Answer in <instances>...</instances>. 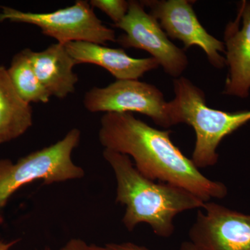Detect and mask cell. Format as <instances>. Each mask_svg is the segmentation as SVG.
Returning <instances> with one entry per match:
<instances>
[{
	"label": "cell",
	"mask_w": 250,
	"mask_h": 250,
	"mask_svg": "<svg viewBox=\"0 0 250 250\" xmlns=\"http://www.w3.org/2000/svg\"><path fill=\"white\" fill-rule=\"evenodd\" d=\"M92 113H139L164 128L180 124L173 102H166L157 87L139 80H116L104 88L93 87L83 98Z\"/></svg>",
	"instance_id": "cell-6"
},
{
	"label": "cell",
	"mask_w": 250,
	"mask_h": 250,
	"mask_svg": "<svg viewBox=\"0 0 250 250\" xmlns=\"http://www.w3.org/2000/svg\"><path fill=\"white\" fill-rule=\"evenodd\" d=\"M29 57L36 76L51 96L63 99L75 91L79 78L73 67L77 62L65 45L57 42L41 52L29 49Z\"/></svg>",
	"instance_id": "cell-12"
},
{
	"label": "cell",
	"mask_w": 250,
	"mask_h": 250,
	"mask_svg": "<svg viewBox=\"0 0 250 250\" xmlns=\"http://www.w3.org/2000/svg\"><path fill=\"white\" fill-rule=\"evenodd\" d=\"M180 250H199L190 241L182 243Z\"/></svg>",
	"instance_id": "cell-19"
},
{
	"label": "cell",
	"mask_w": 250,
	"mask_h": 250,
	"mask_svg": "<svg viewBox=\"0 0 250 250\" xmlns=\"http://www.w3.org/2000/svg\"><path fill=\"white\" fill-rule=\"evenodd\" d=\"M173 86L179 123L192 126L196 136L192 162L198 169L215 166L219 145L249 123L250 110L231 113L208 107L203 90L186 77L174 79Z\"/></svg>",
	"instance_id": "cell-3"
},
{
	"label": "cell",
	"mask_w": 250,
	"mask_h": 250,
	"mask_svg": "<svg viewBox=\"0 0 250 250\" xmlns=\"http://www.w3.org/2000/svg\"><path fill=\"white\" fill-rule=\"evenodd\" d=\"M33 125V111L15 89L7 69L0 65V144L27 132Z\"/></svg>",
	"instance_id": "cell-13"
},
{
	"label": "cell",
	"mask_w": 250,
	"mask_h": 250,
	"mask_svg": "<svg viewBox=\"0 0 250 250\" xmlns=\"http://www.w3.org/2000/svg\"><path fill=\"white\" fill-rule=\"evenodd\" d=\"M87 250H150L144 246H139L135 243H107L104 246H98L95 244L88 245Z\"/></svg>",
	"instance_id": "cell-16"
},
{
	"label": "cell",
	"mask_w": 250,
	"mask_h": 250,
	"mask_svg": "<svg viewBox=\"0 0 250 250\" xmlns=\"http://www.w3.org/2000/svg\"><path fill=\"white\" fill-rule=\"evenodd\" d=\"M100 125L102 146L131 156L146 178L182 188L205 202L228 195L225 184L207 178L174 144L170 130L155 129L131 113H106Z\"/></svg>",
	"instance_id": "cell-1"
},
{
	"label": "cell",
	"mask_w": 250,
	"mask_h": 250,
	"mask_svg": "<svg viewBox=\"0 0 250 250\" xmlns=\"http://www.w3.org/2000/svg\"><path fill=\"white\" fill-rule=\"evenodd\" d=\"M93 8L101 10L113 21V24L121 22L127 14L129 1L125 0H91L89 1Z\"/></svg>",
	"instance_id": "cell-15"
},
{
	"label": "cell",
	"mask_w": 250,
	"mask_h": 250,
	"mask_svg": "<svg viewBox=\"0 0 250 250\" xmlns=\"http://www.w3.org/2000/svg\"><path fill=\"white\" fill-rule=\"evenodd\" d=\"M7 72L15 89L26 103H48L52 96L36 76L29 59V48L15 54Z\"/></svg>",
	"instance_id": "cell-14"
},
{
	"label": "cell",
	"mask_w": 250,
	"mask_h": 250,
	"mask_svg": "<svg viewBox=\"0 0 250 250\" xmlns=\"http://www.w3.org/2000/svg\"><path fill=\"white\" fill-rule=\"evenodd\" d=\"M19 241L20 239H16L14 241L8 242V243H5V242L1 241V239H0V250H9L15 245L17 244Z\"/></svg>",
	"instance_id": "cell-18"
},
{
	"label": "cell",
	"mask_w": 250,
	"mask_h": 250,
	"mask_svg": "<svg viewBox=\"0 0 250 250\" xmlns=\"http://www.w3.org/2000/svg\"><path fill=\"white\" fill-rule=\"evenodd\" d=\"M44 250H50V249H49V248H45V249Z\"/></svg>",
	"instance_id": "cell-20"
},
{
	"label": "cell",
	"mask_w": 250,
	"mask_h": 250,
	"mask_svg": "<svg viewBox=\"0 0 250 250\" xmlns=\"http://www.w3.org/2000/svg\"><path fill=\"white\" fill-rule=\"evenodd\" d=\"M127 14L114 27L125 31L116 42L125 48L143 49L159 62L164 71L174 77H182L188 65L185 50L171 42L159 21L146 12L141 1L131 0Z\"/></svg>",
	"instance_id": "cell-7"
},
{
	"label": "cell",
	"mask_w": 250,
	"mask_h": 250,
	"mask_svg": "<svg viewBox=\"0 0 250 250\" xmlns=\"http://www.w3.org/2000/svg\"><path fill=\"white\" fill-rule=\"evenodd\" d=\"M224 44L229 70L223 93L248 98L250 91V1L238 2L236 19L225 28Z\"/></svg>",
	"instance_id": "cell-10"
},
{
	"label": "cell",
	"mask_w": 250,
	"mask_h": 250,
	"mask_svg": "<svg viewBox=\"0 0 250 250\" xmlns=\"http://www.w3.org/2000/svg\"><path fill=\"white\" fill-rule=\"evenodd\" d=\"M77 64L89 63L104 67L116 80H139L146 72L159 67L153 57L136 59L123 48H111L88 42H70L65 45Z\"/></svg>",
	"instance_id": "cell-11"
},
{
	"label": "cell",
	"mask_w": 250,
	"mask_h": 250,
	"mask_svg": "<svg viewBox=\"0 0 250 250\" xmlns=\"http://www.w3.org/2000/svg\"><path fill=\"white\" fill-rule=\"evenodd\" d=\"M80 139L81 131L75 128L58 142L31 152L16 164L0 159V213L15 192L27 184L39 180L51 184L83 178L84 170L72 159Z\"/></svg>",
	"instance_id": "cell-4"
},
{
	"label": "cell",
	"mask_w": 250,
	"mask_h": 250,
	"mask_svg": "<svg viewBox=\"0 0 250 250\" xmlns=\"http://www.w3.org/2000/svg\"><path fill=\"white\" fill-rule=\"evenodd\" d=\"M189 237L199 250H250V215L207 202Z\"/></svg>",
	"instance_id": "cell-9"
},
{
	"label": "cell",
	"mask_w": 250,
	"mask_h": 250,
	"mask_svg": "<svg viewBox=\"0 0 250 250\" xmlns=\"http://www.w3.org/2000/svg\"><path fill=\"white\" fill-rule=\"evenodd\" d=\"M103 156L114 172L116 202L126 207L123 223L129 231L145 223L158 236L168 238L174 231L176 215L203 208L205 202L186 189L146 178L129 156L106 149Z\"/></svg>",
	"instance_id": "cell-2"
},
{
	"label": "cell",
	"mask_w": 250,
	"mask_h": 250,
	"mask_svg": "<svg viewBox=\"0 0 250 250\" xmlns=\"http://www.w3.org/2000/svg\"><path fill=\"white\" fill-rule=\"evenodd\" d=\"M93 9L85 0H77L72 6L50 13L24 12L1 6L0 22L33 24L40 28L44 35L53 38L62 45L77 41L102 45L116 42L115 31L104 25Z\"/></svg>",
	"instance_id": "cell-5"
},
{
	"label": "cell",
	"mask_w": 250,
	"mask_h": 250,
	"mask_svg": "<svg viewBox=\"0 0 250 250\" xmlns=\"http://www.w3.org/2000/svg\"><path fill=\"white\" fill-rule=\"evenodd\" d=\"M88 245L80 238H72L59 250H87Z\"/></svg>",
	"instance_id": "cell-17"
},
{
	"label": "cell",
	"mask_w": 250,
	"mask_h": 250,
	"mask_svg": "<svg viewBox=\"0 0 250 250\" xmlns=\"http://www.w3.org/2000/svg\"><path fill=\"white\" fill-rule=\"evenodd\" d=\"M143 6L150 10L159 21L166 34L172 39H177L184 44V49L198 46L207 55L210 63L215 68L226 66V59L223 41L210 35L199 21L192 8L195 1L188 0H143Z\"/></svg>",
	"instance_id": "cell-8"
}]
</instances>
